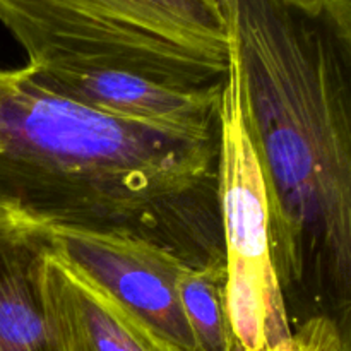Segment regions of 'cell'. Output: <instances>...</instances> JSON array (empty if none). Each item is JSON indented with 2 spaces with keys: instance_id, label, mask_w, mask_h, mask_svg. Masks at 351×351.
Returning <instances> with one entry per match:
<instances>
[{
  "instance_id": "cell-1",
  "label": "cell",
  "mask_w": 351,
  "mask_h": 351,
  "mask_svg": "<svg viewBox=\"0 0 351 351\" xmlns=\"http://www.w3.org/2000/svg\"><path fill=\"white\" fill-rule=\"evenodd\" d=\"M291 328L351 329V0H219Z\"/></svg>"
},
{
  "instance_id": "cell-8",
  "label": "cell",
  "mask_w": 351,
  "mask_h": 351,
  "mask_svg": "<svg viewBox=\"0 0 351 351\" xmlns=\"http://www.w3.org/2000/svg\"><path fill=\"white\" fill-rule=\"evenodd\" d=\"M47 247L38 223L0 230V351H57L41 297Z\"/></svg>"
},
{
  "instance_id": "cell-12",
  "label": "cell",
  "mask_w": 351,
  "mask_h": 351,
  "mask_svg": "<svg viewBox=\"0 0 351 351\" xmlns=\"http://www.w3.org/2000/svg\"><path fill=\"white\" fill-rule=\"evenodd\" d=\"M295 2L307 3V5H315V3H319V2H321V0H295Z\"/></svg>"
},
{
  "instance_id": "cell-10",
  "label": "cell",
  "mask_w": 351,
  "mask_h": 351,
  "mask_svg": "<svg viewBox=\"0 0 351 351\" xmlns=\"http://www.w3.org/2000/svg\"><path fill=\"white\" fill-rule=\"evenodd\" d=\"M264 351H351V329L326 315H315L291 328L285 341Z\"/></svg>"
},
{
  "instance_id": "cell-6",
  "label": "cell",
  "mask_w": 351,
  "mask_h": 351,
  "mask_svg": "<svg viewBox=\"0 0 351 351\" xmlns=\"http://www.w3.org/2000/svg\"><path fill=\"white\" fill-rule=\"evenodd\" d=\"M26 67L41 89L95 112L180 136H218L223 86L180 89L125 72Z\"/></svg>"
},
{
  "instance_id": "cell-9",
  "label": "cell",
  "mask_w": 351,
  "mask_h": 351,
  "mask_svg": "<svg viewBox=\"0 0 351 351\" xmlns=\"http://www.w3.org/2000/svg\"><path fill=\"white\" fill-rule=\"evenodd\" d=\"M225 285V264L187 266L180 274L178 298L199 351H235Z\"/></svg>"
},
{
  "instance_id": "cell-7",
  "label": "cell",
  "mask_w": 351,
  "mask_h": 351,
  "mask_svg": "<svg viewBox=\"0 0 351 351\" xmlns=\"http://www.w3.org/2000/svg\"><path fill=\"white\" fill-rule=\"evenodd\" d=\"M41 297L57 351H180L50 243Z\"/></svg>"
},
{
  "instance_id": "cell-11",
  "label": "cell",
  "mask_w": 351,
  "mask_h": 351,
  "mask_svg": "<svg viewBox=\"0 0 351 351\" xmlns=\"http://www.w3.org/2000/svg\"><path fill=\"white\" fill-rule=\"evenodd\" d=\"M29 223H36V221L29 219L26 215H23L19 209L14 208L12 204H9V202L0 199V230L14 228V226H21V225H29Z\"/></svg>"
},
{
  "instance_id": "cell-3",
  "label": "cell",
  "mask_w": 351,
  "mask_h": 351,
  "mask_svg": "<svg viewBox=\"0 0 351 351\" xmlns=\"http://www.w3.org/2000/svg\"><path fill=\"white\" fill-rule=\"evenodd\" d=\"M33 69L125 72L180 89L223 86L228 34L206 0H0Z\"/></svg>"
},
{
  "instance_id": "cell-2",
  "label": "cell",
  "mask_w": 351,
  "mask_h": 351,
  "mask_svg": "<svg viewBox=\"0 0 351 351\" xmlns=\"http://www.w3.org/2000/svg\"><path fill=\"white\" fill-rule=\"evenodd\" d=\"M0 199L47 228L130 237L191 267L225 264L218 136L75 105L27 67L0 71Z\"/></svg>"
},
{
  "instance_id": "cell-4",
  "label": "cell",
  "mask_w": 351,
  "mask_h": 351,
  "mask_svg": "<svg viewBox=\"0 0 351 351\" xmlns=\"http://www.w3.org/2000/svg\"><path fill=\"white\" fill-rule=\"evenodd\" d=\"M218 201L233 346L264 351L285 341L291 324L271 254L266 185L243 125L232 58L219 103Z\"/></svg>"
},
{
  "instance_id": "cell-5",
  "label": "cell",
  "mask_w": 351,
  "mask_h": 351,
  "mask_svg": "<svg viewBox=\"0 0 351 351\" xmlns=\"http://www.w3.org/2000/svg\"><path fill=\"white\" fill-rule=\"evenodd\" d=\"M50 243L113 298L180 351H199L178 280L187 264L143 240L74 228H47Z\"/></svg>"
}]
</instances>
